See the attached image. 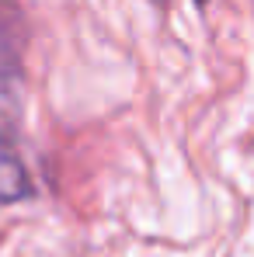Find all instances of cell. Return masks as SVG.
<instances>
[{"mask_svg": "<svg viewBox=\"0 0 254 257\" xmlns=\"http://www.w3.org/2000/svg\"><path fill=\"white\" fill-rule=\"evenodd\" d=\"M25 191H28L25 167L18 164V157L11 150L0 146V202H18Z\"/></svg>", "mask_w": 254, "mask_h": 257, "instance_id": "6da1fadb", "label": "cell"}]
</instances>
